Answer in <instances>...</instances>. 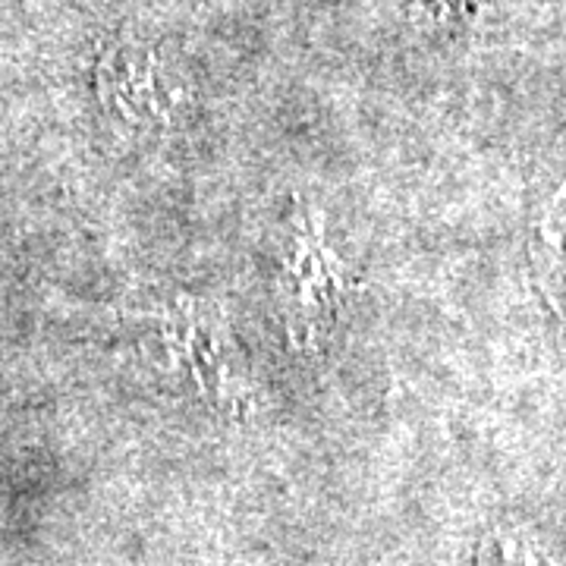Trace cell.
<instances>
[{"label":"cell","mask_w":566,"mask_h":566,"mask_svg":"<svg viewBox=\"0 0 566 566\" xmlns=\"http://www.w3.org/2000/svg\"><path fill=\"white\" fill-rule=\"evenodd\" d=\"M542 283L551 305L557 308V315L566 322V211H551L542 227Z\"/></svg>","instance_id":"obj_1"}]
</instances>
